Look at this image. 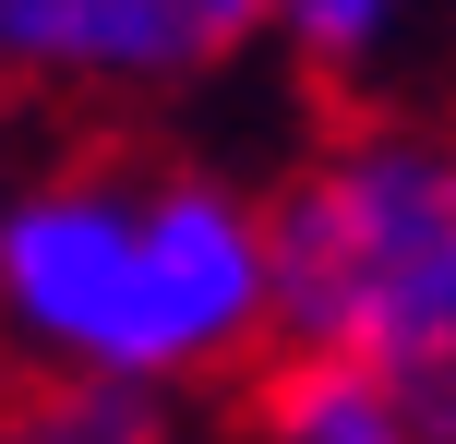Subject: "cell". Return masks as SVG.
I'll return each instance as SVG.
<instances>
[{"mask_svg":"<svg viewBox=\"0 0 456 444\" xmlns=\"http://www.w3.org/2000/svg\"><path fill=\"white\" fill-rule=\"evenodd\" d=\"M0 336L24 373L120 397H181L265 360V192L168 144H72L0 181Z\"/></svg>","mask_w":456,"mask_h":444,"instance_id":"1","label":"cell"},{"mask_svg":"<svg viewBox=\"0 0 456 444\" xmlns=\"http://www.w3.org/2000/svg\"><path fill=\"white\" fill-rule=\"evenodd\" d=\"M276 360L396 384L456 325V120L372 109L265 192Z\"/></svg>","mask_w":456,"mask_h":444,"instance_id":"2","label":"cell"},{"mask_svg":"<svg viewBox=\"0 0 456 444\" xmlns=\"http://www.w3.org/2000/svg\"><path fill=\"white\" fill-rule=\"evenodd\" d=\"M276 36V0H0V85L72 109L205 96Z\"/></svg>","mask_w":456,"mask_h":444,"instance_id":"3","label":"cell"},{"mask_svg":"<svg viewBox=\"0 0 456 444\" xmlns=\"http://www.w3.org/2000/svg\"><path fill=\"white\" fill-rule=\"evenodd\" d=\"M444 0H276V48H289L313 85H385L420 36H433Z\"/></svg>","mask_w":456,"mask_h":444,"instance_id":"4","label":"cell"},{"mask_svg":"<svg viewBox=\"0 0 456 444\" xmlns=\"http://www.w3.org/2000/svg\"><path fill=\"white\" fill-rule=\"evenodd\" d=\"M252 432L265 444H420L396 384L372 373H337V360H276L265 397H252Z\"/></svg>","mask_w":456,"mask_h":444,"instance_id":"5","label":"cell"},{"mask_svg":"<svg viewBox=\"0 0 456 444\" xmlns=\"http://www.w3.org/2000/svg\"><path fill=\"white\" fill-rule=\"evenodd\" d=\"M0 444H168V397H120V384L24 373L12 397H0Z\"/></svg>","mask_w":456,"mask_h":444,"instance_id":"6","label":"cell"},{"mask_svg":"<svg viewBox=\"0 0 456 444\" xmlns=\"http://www.w3.org/2000/svg\"><path fill=\"white\" fill-rule=\"evenodd\" d=\"M396 408H409V432H420V444H456V325L409 360V373H396Z\"/></svg>","mask_w":456,"mask_h":444,"instance_id":"7","label":"cell"}]
</instances>
